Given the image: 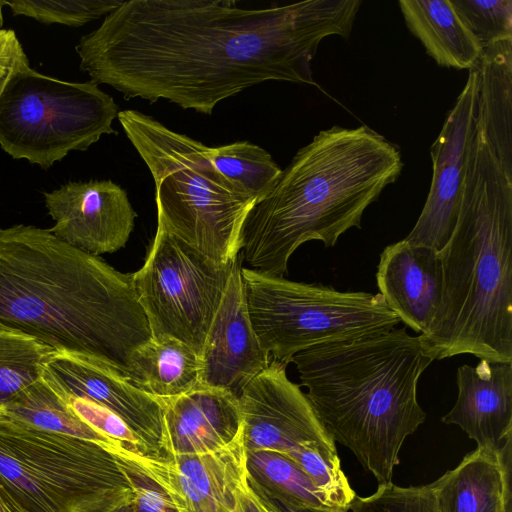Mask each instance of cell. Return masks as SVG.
<instances>
[{"label": "cell", "mask_w": 512, "mask_h": 512, "mask_svg": "<svg viewBox=\"0 0 512 512\" xmlns=\"http://www.w3.org/2000/svg\"><path fill=\"white\" fill-rule=\"evenodd\" d=\"M359 0L243 8L223 0H130L81 37L80 68L125 99H165L211 114L265 81L315 85L311 62L328 36L348 38Z\"/></svg>", "instance_id": "obj_1"}, {"label": "cell", "mask_w": 512, "mask_h": 512, "mask_svg": "<svg viewBox=\"0 0 512 512\" xmlns=\"http://www.w3.org/2000/svg\"><path fill=\"white\" fill-rule=\"evenodd\" d=\"M0 327L127 378L131 352L152 337L131 274L22 224L0 232Z\"/></svg>", "instance_id": "obj_2"}, {"label": "cell", "mask_w": 512, "mask_h": 512, "mask_svg": "<svg viewBox=\"0 0 512 512\" xmlns=\"http://www.w3.org/2000/svg\"><path fill=\"white\" fill-rule=\"evenodd\" d=\"M438 253L442 295L419 335L425 353L512 362V180L476 123L457 222Z\"/></svg>", "instance_id": "obj_3"}, {"label": "cell", "mask_w": 512, "mask_h": 512, "mask_svg": "<svg viewBox=\"0 0 512 512\" xmlns=\"http://www.w3.org/2000/svg\"><path fill=\"white\" fill-rule=\"evenodd\" d=\"M399 149L367 126H333L298 150L244 221L241 257L251 269L287 272L291 255L317 240L332 247L361 228L366 208L401 174Z\"/></svg>", "instance_id": "obj_4"}, {"label": "cell", "mask_w": 512, "mask_h": 512, "mask_svg": "<svg viewBox=\"0 0 512 512\" xmlns=\"http://www.w3.org/2000/svg\"><path fill=\"white\" fill-rule=\"evenodd\" d=\"M301 385L333 440L379 484L392 482L404 440L424 423L420 376L433 362L406 326L320 344L296 354Z\"/></svg>", "instance_id": "obj_5"}, {"label": "cell", "mask_w": 512, "mask_h": 512, "mask_svg": "<svg viewBox=\"0 0 512 512\" xmlns=\"http://www.w3.org/2000/svg\"><path fill=\"white\" fill-rule=\"evenodd\" d=\"M117 118L153 177L157 226L220 265L234 264L256 200L217 170L211 147L136 110Z\"/></svg>", "instance_id": "obj_6"}, {"label": "cell", "mask_w": 512, "mask_h": 512, "mask_svg": "<svg viewBox=\"0 0 512 512\" xmlns=\"http://www.w3.org/2000/svg\"><path fill=\"white\" fill-rule=\"evenodd\" d=\"M0 482L27 512H113L133 502L127 469L107 449L2 414Z\"/></svg>", "instance_id": "obj_7"}, {"label": "cell", "mask_w": 512, "mask_h": 512, "mask_svg": "<svg viewBox=\"0 0 512 512\" xmlns=\"http://www.w3.org/2000/svg\"><path fill=\"white\" fill-rule=\"evenodd\" d=\"M241 278L261 348L285 365L314 346L382 333L401 322L380 293L338 291L242 266Z\"/></svg>", "instance_id": "obj_8"}, {"label": "cell", "mask_w": 512, "mask_h": 512, "mask_svg": "<svg viewBox=\"0 0 512 512\" xmlns=\"http://www.w3.org/2000/svg\"><path fill=\"white\" fill-rule=\"evenodd\" d=\"M119 108L92 81L17 69L0 94V146L15 159L48 169L73 150L85 151L112 128Z\"/></svg>", "instance_id": "obj_9"}, {"label": "cell", "mask_w": 512, "mask_h": 512, "mask_svg": "<svg viewBox=\"0 0 512 512\" xmlns=\"http://www.w3.org/2000/svg\"><path fill=\"white\" fill-rule=\"evenodd\" d=\"M233 265L210 260L157 226L144 264L131 274L152 337H174L200 356Z\"/></svg>", "instance_id": "obj_10"}, {"label": "cell", "mask_w": 512, "mask_h": 512, "mask_svg": "<svg viewBox=\"0 0 512 512\" xmlns=\"http://www.w3.org/2000/svg\"><path fill=\"white\" fill-rule=\"evenodd\" d=\"M286 366L271 359L238 396L246 451L269 450L286 455L309 442L336 450L335 441L301 385L287 377Z\"/></svg>", "instance_id": "obj_11"}, {"label": "cell", "mask_w": 512, "mask_h": 512, "mask_svg": "<svg viewBox=\"0 0 512 512\" xmlns=\"http://www.w3.org/2000/svg\"><path fill=\"white\" fill-rule=\"evenodd\" d=\"M112 454L152 480L177 512H234L235 492L247 471L243 434L204 454L151 456L124 446Z\"/></svg>", "instance_id": "obj_12"}, {"label": "cell", "mask_w": 512, "mask_h": 512, "mask_svg": "<svg viewBox=\"0 0 512 512\" xmlns=\"http://www.w3.org/2000/svg\"><path fill=\"white\" fill-rule=\"evenodd\" d=\"M477 71L466 83L431 146L432 180L429 193L406 241L441 250L455 228L467 158L475 134Z\"/></svg>", "instance_id": "obj_13"}, {"label": "cell", "mask_w": 512, "mask_h": 512, "mask_svg": "<svg viewBox=\"0 0 512 512\" xmlns=\"http://www.w3.org/2000/svg\"><path fill=\"white\" fill-rule=\"evenodd\" d=\"M44 197L54 220L48 230L90 255L123 248L134 229L137 214L126 191L111 180L69 182Z\"/></svg>", "instance_id": "obj_14"}, {"label": "cell", "mask_w": 512, "mask_h": 512, "mask_svg": "<svg viewBox=\"0 0 512 512\" xmlns=\"http://www.w3.org/2000/svg\"><path fill=\"white\" fill-rule=\"evenodd\" d=\"M43 377L66 395L91 400L113 411L142 440L149 455L162 456L160 398L107 365L66 352L57 351L50 358Z\"/></svg>", "instance_id": "obj_15"}, {"label": "cell", "mask_w": 512, "mask_h": 512, "mask_svg": "<svg viewBox=\"0 0 512 512\" xmlns=\"http://www.w3.org/2000/svg\"><path fill=\"white\" fill-rule=\"evenodd\" d=\"M270 361L248 315L238 259L204 340L199 384L223 388L239 396Z\"/></svg>", "instance_id": "obj_16"}, {"label": "cell", "mask_w": 512, "mask_h": 512, "mask_svg": "<svg viewBox=\"0 0 512 512\" xmlns=\"http://www.w3.org/2000/svg\"><path fill=\"white\" fill-rule=\"evenodd\" d=\"M160 399L164 456L214 452L243 434L239 398L229 390L198 384L181 395Z\"/></svg>", "instance_id": "obj_17"}, {"label": "cell", "mask_w": 512, "mask_h": 512, "mask_svg": "<svg viewBox=\"0 0 512 512\" xmlns=\"http://www.w3.org/2000/svg\"><path fill=\"white\" fill-rule=\"evenodd\" d=\"M456 384V402L442 422L458 425L478 448L500 451L511 443L512 362L462 365Z\"/></svg>", "instance_id": "obj_18"}, {"label": "cell", "mask_w": 512, "mask_h": 512, "mask_svg": "<svg viewBox=\"0 0 512 512\" xmlns=\"http://www.w3.org/2000/svg\"><path fill=\"white\" fill-rule=\"evenodd\" d=\"M376 280L378 293L400 321L415 332H427L442 295L438 251L405 239L390 244L380 254Z\"/></svg>", "instance_id": "obj_19"}, {"label": "cell", "mask_w": 512, "mask_h": 512, "mask_svg": "<svg viewBox=\"0 0 512 512\" xmlns=\"http://www.w3.org/2000/svg\"><path fill=\"white\" fill-rule=\"evenodd\" d=\"M512 442L478 448L431 483L442 512H497L511 493Z\"/></svg>", "instance_id": "obj_20"}, {"label": "cell", "mask_w": 512, "mask_h": 512, "mask_svg": "<svg viewBox=\"0 0 512 512\" xmlns=\"http://www.w3.org/2000/svg\"><path fill=\"white\" fill-rule=\"evenodd\" d=\"M475 68V123L512 180V39L483 48Z\"/></svg>", "instance_id": "obj_21"}, {"label": "cell", "mask_w": 512, "mask_h": 512, "mask_svg": "<svg viewBox=\"0 0 512 512\" xmlns=\"http://www.w3.org/2000/svg\"><path fill=\"white\" fill-rule=\"evenodd\" d=\"M410 31L439 66L472 69L482 47L465 26L450 0H400Z\"/></svg>", "instance_id": "obj_22"}, {"label": "cell", "mask_w": 512, "mask_h": 512, "mask_svg": "<svg viewBox=\"0 0 512 512\" xmlns=\"http://www.w3.org/2000/svg\"><path fill=\"white\" fill-rule=\"evenodd\" d=\"M199 354L171 336L151 337L129 357L128 379L158 397L181 395L199 384Z\"/></svg>", "instance_id": "obj_23"}, {"label": "cell", "mask_w": 512, "mask_h": 512, "mask_svg": "<svg viewBox=\"0 0 512 512\" xmlns=\"http://www.w3.org/2000/svg\"><path fill=\"white\" fill-rule=\"evenodd\" d=\"M1 414L35 428L94 442L113 453L125 446L95 430L70 408L61 392L42 377L22 390Z\"/></svg>", "instance_id": "obj_24"}, {"label": "cell", "mask_w": 512, "mask_h": 512, "mask_svg": "<svg viewBox=\"0 0 512 512\" xmlns=\"http://www.w3.org/2000/svg\"><path fill=\"white\" fill-rule=\"evenodd\" d=\"M246 453L248 477L269 498L293 507L328 506L309 477L288 456L269 450Z\"/></svg>", "instance_id": "obj_25"}, {"label": "cell", "mask_w": 512, "mask_h": 512, "mask_svg": "<svg viewBox=\"0 0 512 512\" xmlns=\"http://www.w3.org/2000/svg\"><path fill=\"white\" fill-rule=\"evenodd\" d=\"M56 352L29 335L0 327V409L42 377Z\"/></svg>", "instance_id": "obj_26"}, {"label": "cell", "mask_w": 512, "mask_h": 512, "mask_svg": "<svg viewBox=\"0 0 512 512\" xmlns=\"http://www.w3.org/2000/svg\"><path fill=\"white\" fill-rule=\"evenodd\" d=\"M210 157L225 178L256 201L271 190L282 172L265 149L248 141L211 147Z\"/></svg>", "instance_id": "obj_27"}, {"label": "cell", "mask_w": 512, "mask_h": 512, "mask_svg": "<svg viewBox=\"0 0 512 512\" xmlns=\"http://www.w3.org/2000/svg\"><path fill=\"white\" fill-rule=\"evenodd\" d=\"M286 456L304 471L328 506L350 510L356 494L341 469L337 450L309 442L299 445Z\"/></svg>", "instance_id": "obj_28"}, {"label": "cell", "mask_w": 512, "mask_h": 512, "mask_svg": "<svg viewBox=\"0 0 512 512\" xmlns=\"http://www.w3.org/2000/svg\"><path fill=\"white\" fill-rule=\"evenodd\" d=\"M119 0H5L14 15H24L45 24L84 25L107 15L122 4Z\"/></svg>", "instance_id": "obj_29"}, {"label": "cell", "mask_w": 512, "mask_h": 512, "mask_svg": "<svg viewBox=\"0 0 512 512\" xmlns=\"http://www.w3.org/2000/svg\"><path fill=\"white\" fill-rule=\"evenodd\" d=\"M482 49L512 39V0H450Z\"/></svg>", "instance_id": "obj_30"}, {"label": "cell", "mask_w": 512, "mask_h": 512, "mask_svg": "<svg viewBox=\"0 0 512 512\" xmlns=\"http://www.w3.org/2000/svg\"><path fill=\"white\" fill-rule=\"evenodd\" d=\"M352 512H442L430 484L400 487L392 482L379 484L370 496H355Z\"/></svg>", "instance_id": "obj_31"}, {"label": "cell", "mask_w": 512, "mask_h": 512, "mask_svg": "<svg viewBox=\"0 0 512 512\" xmlns=\"http://www.w3.org/2000/svg\"><path fill=\"white\" fill-rule=\"evenodd\" d=\"M61 394L66 399L72 411L89 426L100 433L122 442L126 449L132 452L149 455L142 440L116 413L91 400L69 396L62 392Z\"/></svg>", "instance_id": "obj_32"}, {"label": "cell", "mask_w": 512, "mask_h": 512, "mask_svg": "<svg viewBox=\"0 0 512 512\" xmlns=\"http://www.w3.org/2000/svg\"><path fill=\"white\" fill-rule=\"evenodd\" d=\"M119 459L126 467L130 478L133 491L131 505L135 512H177L169 497L152 480Z\"/></svg>", "instance_id": "obj_33"}, {"label": "cell", "mask_w": 512, "mask_h": 512, "mask_svg": "<svg viewBox=\"0 0 512 512\" xmlns=\"http://www.w3.org/2000/svg\"><path fill=\"white\" fill-rule=\"evenodd\" d=\"M29 64L16 33L11 29L0 30V94L11 75Z\"/></svg>", "instance_id": "obj_34"}, {"label": "cell", "mask_w": 512, "mask_h": 512, "mask_svg": "<svg viewBox=\"0 0 512 512\" xmlns=\"http://www.w3.org/2000/svg\"><path fill=\"white\" fill-rule=\"evenodd\" d=\"M234 512H281L248 477L247 471L235 492Z\"/></svg>", "instance_id": "obj_35"}, {"label": "cell", "mask_w": 512, "mask_h": 512, "mask_svg": "<svg viewBox=\"0 0 512 512\" xmlns=\"http://www.w3.org/2000/svg\"><path fill=\"white\" fill-rule=\"evenodd\" d=\"M0 512H27L0 482Z\"/></svg>", "instance_id": "obj_36"}, {"label": "cell", "mask_w": 512, "mask_h": 512, "mask_svg": "<svg viewBox=\"0 0 512 512\" xmlns=\"http://www.w3.org/2000/svg\"><path fill=\"white\" fill-rule=\"evenodd\" d=\"M268 497V496H267ZM271 499V498H270ZM281 512H348L339 508L322 507H293L271 499Z\"/></svg>", "instance_id": "obj_37"}, {"label": "cell", "mask_w": 512, "mask_h": 512, "mask_svg": "<svg viewBox=\"0 0 512 512\" xmlns=\"http://www.w3.org/2000/svg\"><path fill=\"white\" fill-rule=\"evenodd\" d=\"M512 495H509L501 504L497 512H512Z\"/></svg>", "instance_id": "obj_38"}, {"label": "cell", "mask_w": 512, "mask_h": 512, "mask_svg": "<svg viewBox=\"0 0 512 512\" xmlns=\"http://www.w3.org/2000/svg\"><path fill=\"white\" fill-rule=\"evenodd\" d=\"M113 512H135L134 508L132 507V505H129V506H124V507H121Z\"/></svg>", "instance_id": "obj_39"}, {"label": "cell", "mask_w": 512, "mask_h": 512, "mask_svg": "<svg viewBox=\"0 0 512 512\" xmlns=\"http://www.w3.org/2000/svg\"><path fill=\"white\" fill-rule=\"evenodd\" d=\"M5 6V0H0V30L3 23V17H2V8Z\"/></svg>", "instance_id": "obj_40"}, {"label": "cell", "mask_w": 512, "mask_h": 512, "mask_svg": "<svg viewBox=\"0 0 512 512\" xmlns=\"http://www.w3.org/2000/svg\"><path fill=\"white\" fill-rule=\"evenodd\" d=\"M1 230H2V229L0 228V232H1Z\"/></svg>", "instance_id": "obj_41"}, {"label": "cell", "mask_w": 512, "mask_h": 512, "mask_svg": "<svg viewBox=\"0 0 512 512\" xmlns=\"http://www.w3.org/2000/svg\"><path fill=\"white\" fill-rule=\"evenodd\" d=\"M0 415H1V411H0Z\"/></svg>", "instance_id": "obj_42"}]
</instances>
